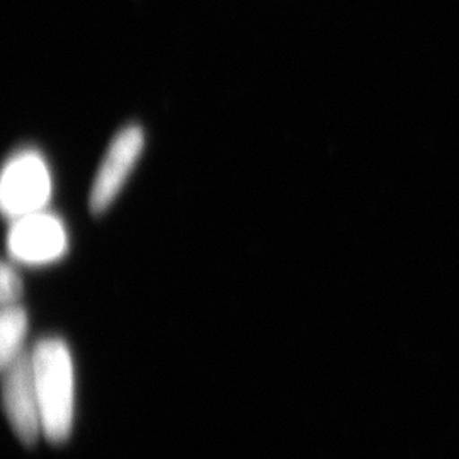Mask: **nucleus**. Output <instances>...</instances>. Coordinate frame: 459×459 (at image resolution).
Segmentation results:
<instances>
[{"mask_svg":"<svg viewBox=\"0 0 459 459\" xmlns=\"http://www.w3.org/2000/svg\"><path fill=\"white\" fill-rule=\"evenodd\" d=\"M31 354L43 432L53 441H62L74 424L75 368L72 351L62 337L48 335L34 344Z\"/></svg>","mask_w":459,"mask_h":459,"instance_id":"f257e3e1","label":"nucleus"},{"mask_svg":"<svg viewBox=\"0 0 459 459\" xmlns=\"http://www.w3.org/2000/svg\"><path fill=\"white\" fill-rule=\"evenodd\" d=\"M53 174L48 160L38 148H19L9 155L0 178V206L11 221L49 210Z\"/></svg>","mask_w":459,"mask_h":459,"instance_id":"f03ea898","label":"nucleus"},{"mask_svg":"<svg viewBox=\"0 0 459 459\" xmlns=\"http://www.w3.org/2000/svg\"><path fill=\"white\" fill-rule=\"evenodd\" d=\"M70 237L65 221L45 210L11 221L7 231V254L14 264L45 267L65 259Z\"/></svg>","mask_w":459,"mask_h":459,"instance_id":"7ed1b4c3","label":"nucleus"},{"mask_svg":"<svg viewBox=\"0 0 459 459\" xmlns=\"http://www.w3.org/2000/svg\"><path fill=\"white\" fill-rule=\"evenodd\" d=\"M145 150V130L132 123L116 133L99 164L89 193V210L94 216L111 210L116 199L132 178Z\"/></svg>","mask_w":459,"mask_h":459,"instance_id":"20e7f679","label":"nucleus"},{"mask_svg":"<svg viewBox=\"0 0 459 459\" xmlns=\"http://www.w3.org/2000/svg\"><path fill=\"white\" fill-rule=\"evenodd\" d=\"M4 369V407L9 422L24 443H34L43 429L34 377L33 354L22 351Z\"/></svg>","mask_w":459,"mask_h":459,"instance_id":"39448f33","label":"nucleus"},{"mask_svg":"<svg viewBox=\"0 0 459 459\" xmlns=\"http://www.w3.org/2000/svg\"><path fill=\"white\" fill-rule=\"evenodd\" d=\"M30 316L21 303L4 305L0 312V364L5 368L24 351Z\"/></svg>","mask_w":459,"mask_h":459,"instance_id":"423d86ee","label":"nucleus"},{"mask_svg":"<svg viewBox=\"0 0 459 459\" xmlns=\"http://www.w3.org/2000/svg\"><path fill=\"white\" fill-rule=\"evenodd\" d=\"M22 290H24V284H22V279L17 273L16 264L13 261H5L2 264V271H0V301H2V307L21 303Z\"/></svg>","mask_w":459,"mask_h":459,"instance_id":"0eeeda50","label":"nucleus"}]
</instances>
